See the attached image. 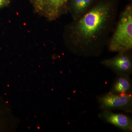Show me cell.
Masks as SVG:
<instances>
[{
  "label": "cell",
  "mask_w": 132,
  "mask_h": 132,
  "mask_svg": "<svg viewBox=\"0 0 132 132\" xmlns=\"http://www.w3.org/2000/svg\"><path fill=\"white\" fill-rule=\"evenodd\" d=\"M98 102L100 108L103 111L112 109L127 111L132 110L131 94H117L110 92L99 97Z\"/></svg>",
  "instance_id": "4"
},
{
  "label": "cell",
  "mask_w": 132,
  "mask_h": 132,
  "mask_svg": "<svg viewBox=\"0 0 132 132\" xmlns=\"http://www.w3.org/2000/svg\"><path fill=\"white\" fill-rule=\"evenodd\" d=\"M116 0H101L79 19L66 25L63 34L66 46L75 54L97 57L107 46L117 22Z\"/></svg>",
  "instance_id": "1"
},
{
  "label": "cell",
  "mask_w": 132,
  "mask_h": 132,
  "mask_svg": "<svg viewBox=\"0 0 132 132\" xmlns=\"http://www.w3.org/2000/svg\"><path fill=\"white\" fill-rule=\"evenodd\" d=\"M99 116L107 123L114 125L124 131H132V119L127 116L122 114L114 113L110 111L104 110L99 114Z\"/></svg>",
  "instance_id": "6"
},
{
  "label": "cell",
  "mask_w": 132,
  "mask_h": 132,
  "mask_svg": "<svg viewBox=\"0 0 132 132\" xmlns=\"http://www.w3.org/2000/svg\"><path fill=\"white\" fill-rule=\"evenodd\" d=\"M10 2V0H0V9L7 6Z\"/></svg>",
  "instance_id": "9"
},
{
  "label": "cell",
  "mask_w": 132,
  "mask_h": 132,
  "mask_svg": "<svg viewBox=\"0 0 132 132\" xmlns=\"http://www.w3.org/2000/svg\"><path fill=\"white\" fill-rule=\"evenodd\" d=\"M36 13L49 21L59 19L67 12L69 0H30Z\"/></svg>",
  "instance_id": "3"
},
{
  "label": "cell",
  "mask_w": 132,
  "mask_h": 132,
  "mask_svg": "<svg viewBox=\"0 0 132 132\" xmlns=\"http://www.w3.org/2000/svg\"><path fill=\"white\" fill-rule=\"evenodd\" d=\"M94 0H71L68 4L67 12L73 20L79 19L92 7Z\"/></svg>",
  "instance_id": "7"
},
{
  "label": "cell",
  "mask_w": 132,
  "mask_h": 132,
  "mask_svg": "<svg viewBox=\"0 0 132 132\" xmlns=\"http://www.w3.org/2000/svg\"><path fill=\"white\" fill-rule=\"evenodd\" d=\"M113 82L110 92L114 94H131L132 82L130 75H118Z\"/></svg>",
  "instance_id": "8"
},
{
  "label": "cell",
  "mask_w": 132,
  "mask_h": 132,
  "mask_svg": "<svg viewBox=\"0 0 132 132\" xmlns=\"http://www.w3.org/2000/svg\"><path fill=\"white\" fill-rule=\"evenodd\" d=\"M107 46L111 52L132 51V4L127 5L121 13Z\"/></svg>",
  "instance_id": "2"
},
{
  "label": "cell",
  "mask_w": 132,
  "mask_h": 132,
  "mask_svg": "<svg viewBox=\"0 0 132 132\" xmlns=\"http://www.w3.org/2000/svg\"><path fill=\"white\" fill-rule=\"evenodd\" d=\"M100 63L118 75H130L132 72L131 51L119 52L115 57L104 59Z\"/></svg>",
  "instance_id": "5"
}]
</instances>
